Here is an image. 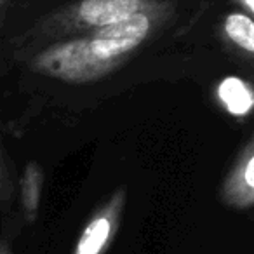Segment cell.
I'll return each mask as SVG.
<instances>
[{
	"label": "cell",
	"instance_id": "3",
	"mask_svg": "<svg viewBox=\"0 0 254 254\" xmlns=\"http://www.w3.org/2000/svg\"><path fill=\"white\" fill-rule=\"evenodd\" d=\"M126 200L127 193L124 188L113 191L108 200L91 216L71 254H105L119 232Z\"/></svg>",
	"mask_w": 254,
	"mask_h": 254
},
{
	"label": "cell",
	"instance_id": "1",
	"mask_svg": "<svg viewBox=\"0 0 254 254\" xmlns=\"http://www.w3.org/2000/svg\"><path fill=\"white\" fill-rule=\"evenodd\" d=\"M174 14L169 0L138 12L117 25L84 35L51 42L35 51L28 60V70L64 84H91L119 70L136 56Z\"/></svg>",
	"mask_w": 254,
	"mask_h": 254
},
{
	"label": "cell",
	"instance_id": "7",
	"mask_svg": "<svg viewBox=\"0 0 254 254\" xmlns=\"http://www.w3.org/2000/svg\"><path fill=\"white\" fill-rule=\"evenodd\" d=\"M44 187V173L37 162H28L21 178V204L28 223H33L39 212Z\"/></svg>",
	"mask_w": 254,
	"mask_h": 254
},
{
	"label": "cell",
	"instance_id": "2",
	"mask_svg": "<svg viewBox=\"0 0 254 254\" xmlns=\"http://www.w3.org/2000/svg\"><path fill=\"white\" fill-rule=\"evenodd\" d=\"M160 0H77L44 19L33 30V39L58 40L84 35L117 25L138 12L155 7Z\"/></svg>",
	"mask_w": 254,
	"mask_h": 254
},
{
	"label": "cell",
	"instance_id": "8",
	"mask_svg": "<svg viewBox=\"0 0 254 254\" xmlns=\"http://www.w3.org/2000/svg\"><path fill=\"white\" fill-rule=\"evenodd\" d=\"M244 9H246V14H253L254 12V0H237Z\"/></svg>",
	"mask_w": 254,
	"mask_h": 254
},
{
	"label": "cell",
	"instance_id": "10",
	"mask_svg": "<svg viewBox=\"0 0 254 254\" xmlns=\"http://www.w3.org/2000/svg\"><path fill=\"white\" fill-rule=\"evenodd\" d=\"M5 2H7V0H0V9L4 7V4H5Z\"/></svg>",
	"mask_w": 254,
	"mask_h": 254
},
{
	"label": "cell",
	"instance_id": "9",
	"mask_svg": "<svg viewBox=\"0 0 254 254\" xmlns=\"http://www.w3.org/2000/svg\"><path fill=\"white\" fill-rule=\"evenodd\" d=\"M0 254H12V249L7 240H0Z\"/></svg>",
	"mask_w": 254,
	"mask_h": 254
},
{
	"label": "cell",
	"instance_id": "6",
	"mask_svg": "<svg viewBox=\"0 0 254 254\" xmlns=\"http://www.w3.org/2000/svg\"><path fill=\"white\" fill-rule=\"evenodd\" d=\"M223 37L232 44L237 51L244 53L247 58L254 54V23L253 18L246 12H230L221 25Z\"/></svg>",
	"mask_w": 254,
	"mask_h": 254
},
{
	"label": "cell",
	"instance_id": "5",
	"mask_svg": "<svg viewBox=\"0 0 254 254\" xmlns=\"http://www.w3.org/2000/svg\"><path fill=\"white\" fill-rule=\"evenodd\" d=\"M218 99L221 106L233 117H246L253 110V89L239 77H226L218 85Z\"/></svg>",
	"mask_w": 254,
	"mask_h": 254
},
{
	"label": "cell",
	"instance_id": "4",
	"mask_svg": "<svg viewBox=\"0 0 254 254\" xmlns=\"http://www.w3.org/2000/svg\"><path fill=\"white\" fill-rule=\"evenodd\" d=\"M221 198L235 209H249L254 204V141L244 145L235 164L221 187Z\"/></svg>",
	"mask_w": 254,
	"mask_h": 254
}]
</instances>
